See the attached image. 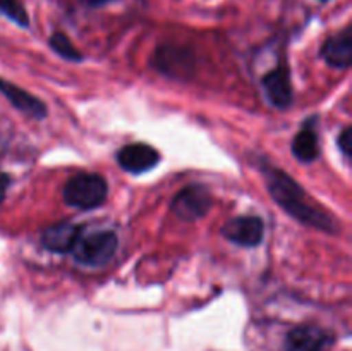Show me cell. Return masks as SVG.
<instances>
[{
  "mask_svg": "<svg viewBox=\"0 0 352 351\" xmlns=\"http://www.w3.org/2000/svg\"><path fill=\"white\" fill-rule=\"evenodd\" d=\"M261 172L265 176L270 196L292 219L301 222L302 226L313 227L322 233H337L339 226H337L336 219L325 209H322L287 172L270 164H265Z\"/></svg>",
  "mask_w": 352,
  "mask_h": 351,
  "instance_id": "obj_1",
  "label": "cell"
},
{
  "mask_svg": "<svg viewBox=\"0 0 352 351\" xmlns=\"http://www.w3.org/2000/svg\"><path fill=\"white\" fill-rule=\"evenodd\" d=\"M109 196V184L100 174L81 172L67 179L62 189V198L69 206L79 210L98 209Z\"/></svg>",
  "mask_w": 352,
  "mask_h": 351,
  "instance_id": "obj_2",
  "label": "cell"
},
{
  "mask_svg": "<svg viewBox=\"0 0 352 351\" xmlns=\"http://www.w3.org/2000/svg\"><path fill=\"white\" fill-rule=\"evenodd\" d=\"M119 248L117 234L112 231H95L81 234L72 248V255L86 267H103L109 264Z\"/></svg>",
  "mask_w": 352,
  "mask_h": 351,
  "instance_id": "obj_3",
  "label": "cell"
},
{
  "mask_svg": "<svg viewBox=\"0 0 352 351\" xmlns=\"http://www.w3.org/2000/svg\"><path fill=\"white\" fill-rule=\"evenodd\" d=\"M151 64L158 72L174 79L189 78L196 67L195 54L189 48L174 43L160 45L151 58Z\"/></svg>",
  "mask_w": 352,
  "mask_h": 351,
  "instance_id": "obj_4",
  "label": "cell"
},
{
  "mask_svg": "<svg viewBox=\"0 0 352 351\" xmlns=\"http://www.w3.org/2000/svg\"><path fill=\"white\" fill-rule=\"evenodd\" d=\"M212 205L213 198L210 195L208 188L195 182V184L182 188L174 196V200H172V212L181 220L192 222V220L203 219L210 212Z\"/></svg>",
  "mask_w": 352,
  "mask_h": 351,
  "instance_id": "obj_5",
  "label": "cell"
},
{
  "mask_svg": "<svg viewBox=\"0 0 352 351\" xmlns=\"http://www.w3.org/2000/svg\"><path fill=\"white\" fill-rule=\"evenodd\" d=\"M222 236L239 246H258L265 237V222L258 215L234 217L222 226Z\"/></svg>",
  "mask_w": 352,
  "mask_h": 351,
  "instance_id": "obj_6",
  "label": "cell"
},
{
  "mask_svg": "<svg viewBox=\"0 0 352 351\" xmlns=\"http://www.w3.org/2000/svg\"><path fill=\"white\" fill-rule=\"evenodd\" d=\"M116 160L122 171L133 176H140L157 167L160 162V153L151 145L131 143L117 151Z\"/></svg>",
  "mask_w": 352,
  "mask_h": 351,
  "instance_id": "obj_7",
  "label": "cell"
},
{
  "mask_svg": "<svg viewBox=\"0 0 352 351\" xmlns=\"http://www.w3.org/2000/svg\"><path fill=\"white\" fill-rule=\"evenodd\" d=\"M336 337L318 326H298L285 337V351H327Z\"/></svg>",
  "mask_w": 352,
  "mask_h": 351,
  "instance_id": "obj_8",
  "label": "cell"
},
{
  "mask_svg": "<svg viewBox=\"0 0 352 351\" xmlns=\"http://www.w3.org/2000/svg\"><path fill=\"white\" fill-rule=\"evenodd\" d=\"M261 86H263L267 98L275 109H289L294 100L292 95V83H291V72H289L287 64H278L277 67L272 69L270 72L263 76L261 79Z\"/></svg>",
  "mask_w": 352,
  "mask_h": 351,
  "instance_id": "obj_9",
  "label": "cell"
},
{
  "mask_svg": "<svg viewBox=\"0 0 352 351\" xmlns=\"http://www.w3.org/2000/svg\"><path fill=\"white\" fill-rule=\"evenodd\" d=\"M0 93L12 103L14 109H17L19 112L26 114L31 119L41 120L47 117L48 110L47 105L41 102L38 96L31 95L30 92L23 89L21 86L14 85V83L7 81V79L0 78Z\"/></svg>",
  "mask_w": 352,
  "mask_h": 351,
  "instance_id": "obj_10",
  "label": "cell"
},
{
  "mask_svg": "<svg viewBox=\"0 0 352 351\" xmlns=\"http://www.w3.org/2000/svg\"><path fill=\"white\" fill-rule=\"evenodd\" d=\"M82 234V227L74 222H58L47 227L41 234V244L52 253H69Z\"/></svg>",
  "mask_w": 352,
  "mask_h": 351,
  "instance_id": "obj_11",
  "label": "cell"
},
{
  "mask_svg": "<svg viewBox=\"0 0 352 351\" xmlns=\"http://www.w3.org/2000/svg\"><path fill=\"white\" fill-rule=\"evenodd\" d=\"M320 57L332 67L347 69L352 62V33L351 28L330 36L320 48Z\"/></svg>",
  "mask_w": 352,
  "mask_h": 351,
  "instance_id": "obj_12",
  "label": "cell"
},
{
  "mask_svg": "<svg viewBox=\"0 0 352 351\" xmlns=\"http://www.w3.org/2000/svg\"><path fill=\"white\" fill-rule=\"evenodd\" d=\"M292 155L302 164L315 162L320 157V140L316 131V119H306L301 129L292 140Z\"/></svg>",
  "mask_w": 352,
  "mask_h": 351,
  "instance_id": "obj_13",
  "label": "cell"
},
{
  "mask_svg": "<svg viewBox=\"0 0 352 351\" xmlns=\"http://www.w3.org/2000/svg\"><path fill=\"white\" fill-rule=\"evenodd\" d=\"M48 45L54 48V52L57 55H60L62 58L65 61H71V62H81L82 61V55L78 48L72 45V41L69 40L67 34L64 33H54L50 38H48Z\"/></svg>",
  "mask_w": 352,
  "mask_h": 351,
  "instance_id": "obj_14",
  "label": "cell"
},
{
  "mask_svg": "<svg viewBox=\"0 0 352 351\" xmlns=\"http://www.w3.org/2000/svg\"><path fill=\"white\" fill-rule=\"evenodd\" d=\"M0 14L14 21L17 26L26 28L30 24L26 9H24V6L19 0H0Z\"/></svg>",
  "mask_w": 352,
  "mask_h": 351,
  "instance_id": "obj_15",
  "label": "cell"
},
{
  "mask_svg": "<svg viewBox=\"0 0 352 351\" xmlns=\"http://www.w3.org/2000/svg\"><path fill=\"white\" fill-rule=\"evenodd\" d=\"M337 143H339V148L344 153V157L349 160L352 153V127H344L342 133L339 134V141H337Z\"/></svg>",
  "mask_w": 352,
  "mask_h": 351,
  "instance_id": "obj_16",
  "label": "cell"
},
{
  "mask_svg": "<svg viewBox=\"0 0 352 351\" xmlns=\"http://www.w3.org/2000/svg\"><path fill=\"white\" fill-rule=\"evenodd\" d=\"M9 184H10L9 176L3 174V172H0V202L6 198V193H7V188H9Z\"/></svg>",
  "mask_w": 352,
  "mask_h": 351,
  "instance_id": "obj_17",
  "label": "cell"
},
{
  "mask_svg": "<svg viewBox=\"0 0 352 351\" xmlns=\"http://www.w3.org/2000/svg\"><path fill=\"white\" fill-rule=\"evenodd\" d=\"M109 2H112V0H89L91 6H103V3H109Z\"/></svg>",
  "mask_w": 352,
  "mask_h": 351,
  "instance_id": "obj_18",
  "label": "cell"
},
{
  "mask_svg": "<svg viewBox=\"0 0 352 351\" xmlns=\"http://www.w3.org/2000/svg\"><path fill=\"white\" fill-rule=\"evenodd\" d=\"M322 2H327V0H322Z\"/></svg>",
  "mask_w": 352,
  "mask_h": 351,
  "instance_id": "obj_19",
  "label": "cell"
}]
</instances>
